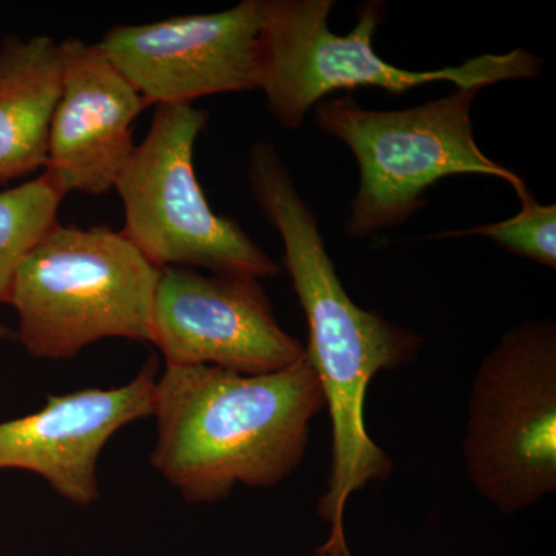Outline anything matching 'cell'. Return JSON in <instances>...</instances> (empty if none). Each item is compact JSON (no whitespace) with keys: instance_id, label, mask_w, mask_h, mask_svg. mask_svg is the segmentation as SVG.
Wrapping results in <instances>:
<instances>
[{"instance_id":"1","label":"cell","mask_w":556,"mask_h":556,"mask_svg":"<svg viewBox=\"0 0 556 556\" xmlns=\"http://www.w3.org/2000/svg\"><path fill=\"white\" fill-rule=\"evenodd\" d=\"M324 409L306 353L265 375L166 365L156 380L150 464L189 504L219 503L237 485L270 489L302 466Z\"/></svg>"},{"instance_id":"2","label":"cell","mask_w":556,"mask_h":556,"mask_svg":"<svg viewBox=\"0 0 556 556\" xmlns=\"http://www.w3.org/2000/svg\"><path fill=\"white\" fill-rule=\"evenodd\" d=\"M160 270L121 230L56 223L14 276V334L43 361H67L104 339L150 343Z\"/></svg>"},{"instance_id":"3","label":"cell","mask_w":556,"mask_h":556,"mask_svg":"<svg viewBox=\"0 0 556 556\" xmlns=\"http://www.w3.org/2000/svg\"><path fill=\"white\" fill-rule=\"evenodd\" d=\"M478 89L402 110H375L356 98H331L313 109L321 134L339 139L358 166V189L345 232L362 240L396 228L427 206V192L453 175H485L527 189L514 170L485 155L475 138L471 109Z\"/></svg>"},{"instance_id":"4","label":"cell","mask_w":556,"mask_h":556,"mask_svg":"<svg viewBox=\"0 0 556 556\" xmlns=\"http://www.w3.org/2000/svg\"><path fill=\"white\" fill-rule=\"evenodd\" d=\"M334 5L332 0H268L258 90L283 129H300L318 102L340 90L378 87L404 94L438 83L482 90L508 80L535 79L543 70V60L525 49L479 54L453 67L401 68L383 61L372 47L387 16L386 3H362L357 24L346 35L329 27Z\"/></svg>"},{"instance_id":"5","label":"cell","mask_w":556,"mask_h":556,"mask_svg":"<svg viewBox=\"0 0 556 556\" xmlns=\"http://www.w3.org/2000/svg\"><path fill=\"white\" fill-rule=\"evenodd\" d=\"M463 457L479 495L511 517L556 492V325L504 332L475 372Z\"/></svg>"},{"instance_id":"6","label":"cell","mask_w":556,"mask_h":556,"mask_svg":"<svg viewBox=\"0 0 556 556\" xmlns=\"http://www.w3.org/2000/svg\"><path fill=\"white\" fill-rule=\"evenodd\" d=\"M208 113L193 104L156 105L148 135L121 172L115 190L123 236L156 268L274 278L280 266L239 223L212 211L193 164Z\"/></svg>"},{"instance_id":"7","label":"cell","mask_w":556,"mask_h":556,"mask_svg":"<svg viewBox=\"0 0 556 556\" xmlns=\"http://www.w3.org/2000/svg\"><path fill=\"white\" fill-rule=\"evenodd\" d=\"M268 0L218 13L118 25L97 46L149 105L258 90Z\"/></svg>"},{"instance_id":"8","label":"cell","mask_w":556,"mask_h":556,"mask_svg":"<svg viewBox=\"0 0 556 556\" xmlns=\"http://www.w3.org/2000/svg\"><path fill=\"white\" fill-rule=\"evenodd\" d=\"M170 367H217L265 375L291 367L305 345L278 324L260 280L160 270L152 309V340Z\"/></svg>"},{"instance_id":"9","label":"cell","mask_w":556,"mask_h":556,"mask_svg":"<svg viewBox=\"0 0 556 556\" xmlns=\"http://www.w3.org/2000/svg\"><path fill=\"white\" fill-rule=\"evenodd\" d=\"M159 367L152 354L124 386L49 394L39 412L0 422V470L31 471L75 506L97 503L102 452L124 427L153 416Z\"/></svg>"},{"instance_id":"10","label":"cell","mask_w":556,"mask_h":556,"mask_svg":"<svg viewBox=\"0 0 556 556\" xmlns=\"http://www.w3.org/2000/svg\"><path fill=\"white\" fill-rule=\"evenodd\" d=\"M61 98L51 119L43 174L65 197L112 192L134 153V123L148 108L97 43L60 42Z\"/></svg>"},{"instance_id":"11","label":"cell","mask_w":556,"mask_h":556,"mask_svg":"<svg viewBox=\"0 0 556 556\" xmlns=\"http://www.w3.org/2000/svg\"><path fill=\"white\" fill-rule=\"evenodd\" d=\"M60 42L47 35L0 42V185L46 167L61 98Z\"/></svg>"},{"instance_id":"12","label":"cell","mask_w":556,"mask_h":556,"mask_svg":"<svg viewBox=\"0 0 556 556\" xmlns=\"http://www.w3.org/2000/svg\"><path fill=\"white\" fill-rule=\"evenodd\" d=\"M64 199L46 174L0 192V303L9 305L22 260L56 225Z\"/></svg>"},{"instance_id":"13","label":"cell","mask_w":556,"mask_h":556,"mask_svg":"<svg viewBox=\"0 0 556 556\" xmlns=\"http://www.w3.org/2000/svg\"><path fill=\"white\" fill-rule=\"evenodd\" d=\"M517 195L521 200V208L515 217L490 225L473 228L444 230L428 237L430 240L460 239V237H482L493 241L496 247L532 260L546 268H556V206L555 204L538 203L529 189L521 190Z\"/></svg>"},{"instance_id":"14","label":"cell","mask_w":556,"mask_h":556,"mask_svg":"<svg viewBox=\"0 0 556 556\" xmlns=\"http://www.w3.org/2000/svg\"><path fill=\"white\" fill-rule=\"evenodd\" d=\"M10 339H16V334L7 325L0 324V345Z\"/></svg>"}]
</instances>
